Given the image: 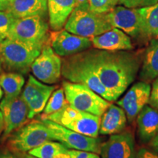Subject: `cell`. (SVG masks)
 I'll return each mask as SVG.
<instances>
[{
	"mask_svg": "<svg viewBox=\"0 0 158 158\" xmlns=\"http://www.w3.org/2000/svg\"><path fill=\"white\" fill-rule=\"evenodd\" d=\"M3 94H4V92H3V91H2V88L0 87V101H1L2 98V97H3Z\"/></svg>",
	"mask_w": 158,
	"mask_h": 158,
	"instance_id": "39",
	"label": "cell"
},
{
	"mask_svg": "<svg viewBox=\"0 0 158 158\" xmlns=\"http://www.w3.org/2000/svg\"><path fill=\"white\" fill-rule=\"evenodd\" d=\"M46 19L42 15L15 19L7 37L42 49L50 36Z\"/></svg>",
	"mask_w": 158,
	"mask_h": 158,
	"instance_id": "4",
	"label": "cell"
},
{
	"mask_svg": "<svg viewBox=\"0 0 158 158\" xmlns=\"http://www.w3.org/2000/svg\"><path fill=\"white\" fill-rule=\"evenodd\" d=\"M102 85L116 101L135 80L141 60L130 51H105L89 48L81 52Z\"/></svg>",
	"mask_w": 158,
	"mask_h": 158,
	"instance_id": "1",
	"label": "cell"
},
{
	"mask_svg": "<svg viewBox=\"0 0 158 158\" xmlns=\"http://www.w3.org/2000/svg\"><path fill=\"white\" fill-rule=\"evenodd\" d=\"M136 122L140 142L149 143L158 133V110L147 105L138 114Z\"/></svg>",
	"mask_w": 158,
	"mask_h": 158,
	"instance_id": "19",
	"label": "cell"
},
{
	"mask_svg": "<svg viewBox=\"0 0 158 158\" xmlns=\"http://www.w3.org/2000/svg\"><path fill=\"white\" fill-rule=\"evenodd\" d=\"M48 43L60 57H68L88 50L92 47L91 38L79 36L66 29L50 32Z\"/></svg>",
	"mask_w": 158,
	"mask_h": 158,
	"instance_id": "14",
	"label": "cell"
},
{
	"mask_svg": "<svg viewBox=\"0 0 158 158\" xmlns=\"http://www.w3.org/2000/svg\"><path fill=\"white\" fill-rule=\"evenodd\" d=\"M15 19L7 11L0 10V43L7 38L10 29Z\"/></svg>",
	"mask_w": 158,
	"mask_h": 158,
	"instance_id": "28",
	"label": "cell"
},
{
	"mask_svg": "<svg viewBox=\"0 0 158 158\" xmlns=\"http://www.w3.org/2000/svg\"><path fill=\"white\" fill-rule=\"evenodd\" d=\"M0 110L3 116L4 138L8 137L29 119L28 108L21 95L13 98L4 97L0 101Z\"/></svg>",
	"mask_w": 158,
	"mask_h": 158,
	"instance_id": "13",
	"label": "cell"
},
{
	"mask_svg": "<svg viewBox=\"0 0 158 158\" xmlns=\"http://www.w3.org/2000/svg\"><path fill=\"white\" fill-rule=\"evenodd\" d=\"M151 89L149 83L140 81L135 83L116 102V104L124 110L130 123L135 121L138 114L149 103Z\"/></svg>",
	"mask_w": 158,
	"mask_h": 158,
	"instance_id": "15",
	"label": "cell"
},
{
	"mask_svg": "<svg viewBox=\"0 0 158 158\" xmlns=\"http://www.w3.org/2000/svg\"><path fill=\"white\" fill-rule=\"evenodd\" d=\"M76 7V0H48L49 27L53 31L62 29Z\"/></svg>",
	"mask_w": 158,
	"mask_h": 158,
	"instance_id": "20",
	"label": "cell"
},
{
	"mask_svg": "<svg viewBox=\"0 0 158 158\" xmlns=\"http://www.w3.org/2000/svg\"><path fill=\"white\" fill-rule=\"evenodd\" d=\"M75 8L89 10L88 0H76V7Z\"/></svg>",
	"mask_w": 158,
	"mask_h": 158,
	"instance_id": "34",
	"label": "cell"
},
{
	"mask_svg": "<svg viewBox=\"0 0 158 158\" xmlns=\"http://www.w3.org/2000/svg\"><path fill=\"white\" fill-rule=\"evenodd\" d=\"M20 155H21V157H22V158H37V157H33V156H31L30 155H29V154L23 153V154H20Z\"/></svg>",
	"mask_w": 158,
	"mask_h": 158,
	"instance_id": "38",
	"label": "cell"
},
{
	"mask_svg": "<svg viewBox=\"0 0 158 158\" xmlns=\"http://www.w3.org/2000/svg\"><path fill=\"white\" fill-rule=\"evenodd\" d=\"M148 145L151 149H152V151L158 153V133L149 141Z\"/></svg>",
	"mask_w": 158,
	"mask_h": 158,
	"instance_id": "35",
	"label": "cell"
},
{
	"mask_svg": "<svg viewBox=\"0 0 158 158\" xmlns=\"http://www.w3.org/2000/svg\"><path fill=\"white\" fill-rule=\"evenodd\" d=\"M62 88L68 103L86 113L101 117L110 105L109 101L84 84L64 81Z\"/></svg>",
	"mask_w": 158,
	"mask_h": 158,
	"instance_id": "7",
	"label": "cell"
},
{
	"mask_svg": "<svg viewBox=\"0 0 158 158\" xmlns=\"http://www.w3.org/2000/svg\"><path fill=\"white\" fill-rule=\"evenodd\" d=\"M118 3L127 8H141L156 4L153 0H118Z\"/></svg>",
	"mask_w": 158,
	"mask_h": 158,
	"instance_id": "29",
	"label": "cell"
},
{
	"mask_svg": "<svg viewBox=\"0 0 158 158\" xmlns=\"http://www.w3.org/2000/svg\"><path fill=\"white\" fill-rule=\"evenodd\" d=\"M28 154L37 158H70L69 149L56 141L45 142Z\"/></svg>",
	"mask_w": 158,
	"mask_h": 158,
	"instance_id": "24",
	"label": "cell"
},
{
	"mask_svg": "<svg viewBox=\"0 0 158 158\" xmlns=\"http://www.w3.org/2000/svg\"><path fill=\"white\" fill-rule=\"evenodd\" d=\"M68 104L64 89L62 87L57 88L55 89L49 98L46 106L43 111L42 116H48L61 110Z\"/></svg>",
	"mask_w": 158,
	"mask_h": 158,
	"instance_id": "26",
	"label": "cell"
},
{
	"mask_svg": "<svg viewBox=\"0 0 158 158\" xmlns=\"http://www.w3.org/2000/svg\"><path fill=\"white\" fill-rule=\"evenodd\" d=\"M113 28L105 14H98L89 10L75 8L64 25V29L79 36H98Z\"/></svg>",
	"mask_w": 158,
	"mask_h": 158,
	"instance_id": "8",
	"label": "cell"
},
{
	"mask_svg": "<svg viewBox=\"0 0 158 158\" xmlns=\"http://www.w3.org/2000/svg\"><path fill=\"white\" fill-rule=\"evenodd\" d=\"M135 158H158V153L146 148H141L136 153Z\"/></svg>",
	"mask_w": 158,
	"mask_h": 158,
	"instance_id": "32",
	"label": "cell"
},
{
	"mask_svg": "<svg viewBox=\"0 0 158 158\" xmlns=\"http://www.w3.org/2000/svg\"><path fill=\"white\" fill-rule=\"evenodd\" d=\"M153 1L155 2V3H157V2H158V0H153Z\"/></svg>",
	"mask_w": 158,
	"mask_h": 158,
	"instance_id": "41",
	"label": "cell"
},
{
	"mask_svg": "<svg viewBox=\"0 0 158 158\" xmlns=\"http://www.w3.org/2000/svg\"><path fill=\"white\" fill-rule=\"evenodd\" d=\"M3 127H4L3 116H2V114L1 112V110H0V133L3 131Z\"/></svg>",
	"mask_w": 158,
	"mask_h": 158,
	"instance_id": "37",
	"label": "cell"
},
{
	"mask_svg": "<svg viewBox=\"0 0 158 158\" xmlns=\"http://www.w3.org/2000/svg\"><path fill=\"white\" fill-rule=\"evenodd\" d=\"M9 0H0V10L7 11L9 8Z\"/></svg>",
	"mask_w": 158,
	"mask_h": 158,
	"instance_id": "36",
	"label": "cell"
},
{
	"mask_svg": "<svg viewBox=\"0 0 158 158\" xmlns=\"http://www.w3.org/2000/svg\"><path fill=\"white\" fill-rule=\"evenodd\" d=\"M106 17L112 27L121 29L130 37L134 39L147 38L137 8L116 6L106 13Z\"/></svg>",
	"mask_w": 158,
	"mask_h": 158,
	"instance_id": "12",
	"label": "cell"
},
{
	"mask_svg": "<svg viewBox=\"0 0 158 158\" xmlns=\"http://www.w3.org/2000/svg\"><path fill=\"white\" fill-rule=\"evenodd\" d=\"M49 141L54 139L47 126L41 119L32 120L7 137V147L13 152L23 154Z\"/></svg>",
	"mask_w": 158,
	"mask_h": 158,
	"instance_id": "6",
	"label": "cell"
},
{
	"mask_svg": "<svg viewBox=\"0 0 158 158\" xmlns=\"http://www.w3.org/2000/svg\"><path fill=\"white\" fill-rule=\"evenodd\" d=\"M57 88L56 85L44 84L33 75H29L21 94L28 108L29 119L42 113L51 94Z\"/></svg>",
	"mask_w": 158,
	"mask_h": 158,
	"instance_id": "11",
	"label": "cell"
},
{
	"mask_svg": "<svg viewBox=\"0 0 158 158\" xmlns=\"http://www.w3.org/2000/svg\"><path fill=\"white\" fill-rule=\"evenodd\" d=\"M77 133L92 138H98L100 117L78 110L68 103L62 109L48 116H41Z\"/></svg>",
	"mask_w": 158,
	"mask_h": 158,
	"instance_id": "5",
	"label": "cell"
},
{
	"mask_svg": "<svg viewBox=\"0 0 158 158\" xmlns=\"http://www.w3.org/2000/svg\"><path fill=\"white\" fill-rule=\"evenodd\" d=\"M62 76L66 81L84 84L108 101H112L110 94L81 53L62 59Z\"/></svg>",
	"mask_w": 158,
	"mask_h": 158,
	"instance_id": "3",
	"label": "cell"
},
{
	"mask_svg": "<svg viewBox=\"0 0 158 158\" xmlns=\"http://www.w3.org/2000/svg\"><path fill=\"white\" fill-rule=\"evenodd\" d=\"M94 48L105 51H132L131 37L121 29L113 27L102 34L91 38Z\"/></svg>",
	"mask_w": 158,
	"mask_h": 158,
	"instance_id": "17",
	"label": "cell"
},
{
	"mask_svg": "<svg viewBox=\"0 0 158 158\" xmlns=\"http://www.w3.org/2000/svg\"><path fill=\"white\" fill-rule=\"evenodd\" d=\"M40 119L47 126L54 141L60 142L69 149L100 154L102 144L100 138L89 137L78 133L47 118Z\"/></svg>",
	"mask_w": 158,
	"mask_h": 158,
	"instance_id": "9",
	"label": "cell"
},
{
	"mask_svg": "<svg viewBox=\"0 0 158 158\" xmlns=\"http://www.w3.org/2000/svg\"><path fill=\"white\" fill-rule=\"evenodd\" d=\"M2 68L1 63H0V73H2Z\"/></svg>",
	"mask_w": 158,
	"mask_h": 158,
	"instance_id": "40",
	"label": "cell"
},
{
	"mask_svg": "<svg viewBox=\"0 0 158 158\" xmlns=\"http://www.w3.org/2000/svg\"><path fill=\"white\" fill-rule=\"evenodd\" d=\"M69 155L70 158H101L99 154L74 149H69Z\"/></svg>",
	"mask_w": 158,
	"mask_h": 158,
	"instance_id": "31",
	"label": "cell"
},
{
	"mask_svg": "<svg viewBox=\"0 0 158 158\" xmlns=\"http://www.w3.org/2000/svg\"><path fill=\"white\" fill-rule=\"evenodd\" d=\"M0 158H22L19 153L13 152L8 149L0 150Z\"/></svg>",
	"mask_w": 158,
	"mask_h": 158,
	"instance_id": "33",
	"label": "cell"
},
{
	"mask_svg": "<svg viewBox=\"0 0 158 158\" xmlns=\"http://www.w3.org/2000/svg\"><path fill=\"white\" fill-rule=\"evenodd\" d=\"M24 85L25 78L22 74L15 72L0 74V87L5 94V98H13L20 96Z\"/></svg>",
	"mask_w": 158,
	"mask_h": 158,
	"instance_id": "23",
	"label": "cell"
},
{
	"mask_svg": "<svg viewBox=\"0 0 158 158\" xmlns=\"http://www.w3.org/2000/svg\"><path fill=\"white\" fill-rule=\"evenodd\" d=\"M7 12L15 19L48 14V0H9Z\"/></svg>",
	"mask_w": 158,
	"mask_h": 158,
	"instance_id": "21",
	"label": "cell"
},
{
	"mask_svg": "<svg viewBox=\"0 0 158 158\" xmlns=\"http://www.w3.org/2000/svg\"><path fill=\"white\" fill-rule=\"evenodd\" d=\"M127 118L125 112L118 105L111 104L100 117V135H114L124 131Z\"/></svg>",
	"mask_w": 158,
	"mask_h": 158,
	"instance_id": "18",
	"label": "cell"
},
{
	"mask_svg": "<svg viewBox=\"0 0 158 158\" xmlns=\"http://www.w3.org/2000/svg\"><path fill=\"white\" fill-rule=\"evenodd\" d=\"M89 10L98 14L108 13L116 7L118 0H88Z\"/></svg>",
	"mask_w": 158,
	"mask_h": 158,
	"instance_id": "27",
	"label": "cell"
},
{
	"mask_svg": "<svg viewBox=\"0 0 158 158\" xmlns=\"http://www.w3.org/2000/svg\"><path fill=\"white\" fill-rule=\"evenodd\" d=\"M42 49L7 37L0 43V63L7 72L27 74Z\"/></svg>",
	"mask_w": 158,
	"mask_h": 158,
	"instance_id": "2",
	"label": "cell"
},
{
	"mask_svg": "<svg viewBox=\"0 0 158 158\" xmlns=\"http://www.w3.org/2000/svg\"><path fill=\"white\" fill-rule=\"evenodd\" d=\"M138 76L141 81L148 83L158 77V38L152 40L146 49Z\"/></svg>",
	"mask_w": 158,
	"mask_h": 158,
	"instance_id": "22",
	"label": "cell"
},
{
	"mask_svg": "<svg viewBox=\"0 0 158 158\" xmlns=\"http://www.w3.org/2000/svg\"><path fill=\"white\" fill-rule=\"evenodd\" d=\"M62 59L57 55L49 43L43 47L31 66L32 75L40 81L53 85L62 78Z\"/></svg>",
	"mask_w": 158,
	"mask_h": 158,
	"instance_id": "10",
	"label": "cell"
},
{
	"mask_svg": "<svg viewBox=\"0 0 158 158\" xmlns=\"http://www.w3.org/2000/svg\"><path fill=\"white\" fill-rule=\"evenodd\" d=\"M137 9L141 15L146 37L158 38V2Z\"/></svg>",
	"mask_w": 158,
	"mask_h": 158,
	"instance_id": "25",
	"label": "cell"
},
{
	"mask_svg": "<svg viewBox=\"0 0 158 158\" xmlns=\"http://www.w3.org/2000/svg\"><path fill=\"white\" fill-rule=\"evenodd\" d=\"M149 104L150 106L158 110V77L153 81Z\"/></svg>",
	"mask_w": 158,
	"mask_h": 158,
	"instance_id": "30",
	"label": "cell"
},
{
	"mask_svg": "<svg viewBox=\"0 0 158 158\" xmlns=\"http://www.w3.org/2000/svg\"><path fill=\"white\" fill-rule=\"evenodd\" d=\"M99 155L101 158H135L133 135L128 131L111 135L102 143Z\"/></svg>",
	"mask_w": 158,
	"mask_h": 158,
	"instance_id": "16",
	"label": "cell"
}]
</instances>
